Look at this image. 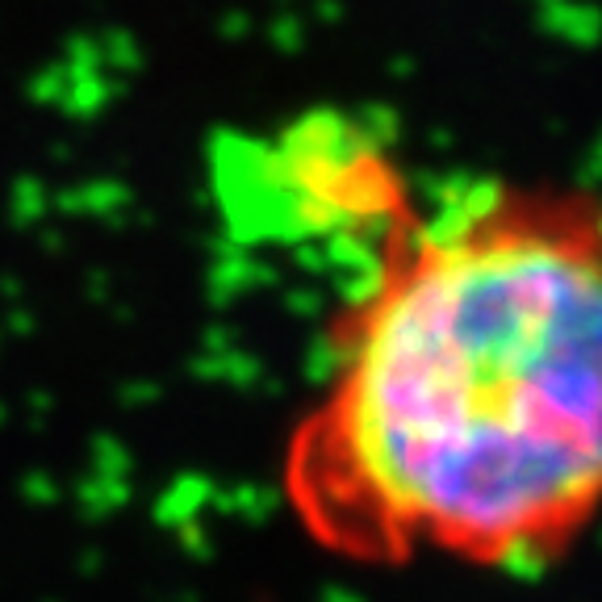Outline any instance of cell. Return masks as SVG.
<instances>
[{
  "instance_id": "1",
  "label": "cell",
  "mask_w": 602,
  "mask_h": 602,
  "mask_svg": "<svg viewBox=\"0 0 602 602\" xmlns=\"http://www.w3.org/2000/svg\"><path fill=\"white\" fill-rule=\"evenodd\" d=\"M284 444L301 536L360 569H536L602 519V197L477 185L381 230Z\"/></svg>"
}]
</instances>
